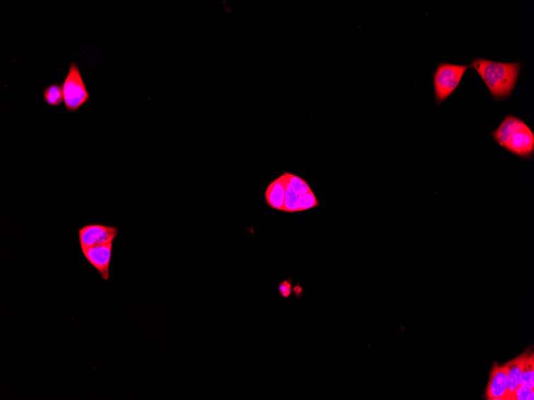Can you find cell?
Returning <instances> with one entry per match:
<instances>
[{"label":"cell","mask_w":534,"mask_h":400,"mask_svg":"<svg viewBox=\"0 0 534 400\" xmlns=\"http://www.w3.org/2000/svg\"><path fill=\"white\" fill-rule=\"evenodd\" d=\"M319 202L313 191H309L307 195L302 196L299 201V212L311 210L318 206Z\"/></svg>","instance_id":"7c38bea8"},{"label":"cell","mask_w":534,"mask_h":400,"mask_svg":"<svg viewBox=\"0 0 534 400\" xmlns=\"http://www.w3.org/2000/svg\"><path fill=\"white\" fill-rule=\"evenodd\" d=\"M66 111L75 113L90 101V95L76 62L71 63L68 74L62 82Z\"/></svg>","instance_id":"277c9868"},{"label":"cell","mask_w":534,"mask_h":400,"mask_svg":"<svg viewBox=\"0 0 534 400\" xmlns=\"http://www.w3.org/2000/svg\"><path fill=\"white\" fill-rule=\"evenodd\" d=\"M119 234V229L114 226L102 225V224H90L78 230V238L81 248L95 247L109 243L114 241Z\"/></svg>","instance_id":"5b68a950"},{"label":"cell","mask_w":534,"mask_h":400,"mask_svg":"<svg viewBox=\"0 0 534 400\" xmlns=\"http://www.w3.org/2000/svg\"><path fill=\"white\" fill-rule=\"evenodd\" d=\"M490 136L509 153L523 161H533L534 132L523 119L507 114Z\"/></svg>","instance_id":"7a4b0ae2"},{"label":"cell","mask_w":534,"mask_h":400,"mask_svg":"<svg viewBox=\"0 0 534 400\" xmlns=\"http://www.w3.org/2000/svg\"><path fill=\"white\" fill-rule=\"evenodd\" d=\"M523 61L502 63L484 58H473L470 68L475 69L495 102L511 98L523 68Z\"/></svg>","instance_id":"6da1fadb"},{"label":"cell","mask_w":534,"mask_h":400,"mask_svg":"<svg viewBox=\"0 0 534 400\" xmlns=\"http://www.w3.org/2000/svg\"><path fill=\"white\" fill-rule=\"evenodd\" d=\"M278 290L279 293H280L283 298H288L291 293H292V284L288 281H284L279 284Z\"/></svg>","instance_id":"5bb4252c"},{"label":"cell","mask_w":534,"mask_h":400,"mask_svg":"<svg viewBox=\"0 0 534 400\" xmlns=\"http://www.w3.org/2000/svg\"><path fill=\"white\" fill-rule=\"evenodd\" d=\"M44 102L51 107H58L64 102V93L62 85L52 83L44 90L42 92Z\"/></svg>","instance_id":"30bf717a"},{"label":"cell","mask_w":534,"mask_h":400,"mask_svg":"<svg viewBox=\"0 0 534 400\" xmlns=\"http://www.w3.org/2000/svg\"><path fill=\"white\" fill-rule=\"evenodd\" d=\"M470 65H458L441 62L433 74L435 102L440 106L446 101L462 81Z\"/></svg>","instance_id":"3957f363"},{"label":"cell","mask_w":534,"mask_h":400,"mask_svg":"<svg viewBox=\"0 0 534 400\" xmlns=\"http://www.w3.org/2000/svg\"><path fill=\"white\" fill-rule=\"evenodd\" d=\"M534 389L519 385L515 391L512 400H533Z\"/></svg>","instance_id":"4fadbf2b"},{"label":"cell","mask_w":534,"mask_h":400,"mask_svg":"<svg viewBox=\"0 0 534 400\" xmlns=\"http://www.w3.org/2000/svg\"><path fill=\"white\" fill-rule=\"evenodd\" d=\"M521 386L530 387L534 389V356H528L524 366L523 377L520 383Z\"/></svg>","instance_id":"8fae6325"},{"label":"cell","mask_w":534,"mask_h":400,"mask_svg":"<svg viewBox=\"0 0 534 400\" xmlns=\"http://www.w3.org/2000/svg\"><path fill=\"white\" fill-rule=\"evenodd\" d=\"M286 190V174H284L267 187L265 195L266 203L273 209L283 211Z\"/></svg>","instance_id":"9c48e42d"},{"label":"cell","mask_w":534,"mask_h":400,"mask_svg":"<svg viewBox=\"0 0 534 400\" xmlns=\"http://www.w3.org/2000/svg\"><path fill=\"white\" fill-rule=\"evenodd\" d=\"M529 356V351L526 350L523 354L504 365L506 368L508 377L506 400H512L515 391L519 387L524 366Z\"/></svg>","instance_id":"ba28073f"},{"label":"cell","mask_w":534,"mask_h":400,"mask_svg":"<svg viewBox=\"0 0 534 400\" xmlns=\"http://www.w3.org/2000/svg\"><path fill=\"white\" fill-rule=\"evenodd\" d=\"M508 389L507 370L505 365L494 363L490 375L485 396L489 400H506Z\"/></svg>","instance_id":"52a82bcc"},{"label":"cell","mask_w":534,"mask_h":400,"mask_svg":"<svg viewBox=\"0 0 534 400\" xmlns=\"http://www.w3.org/2000/svg\"><path fill=\"white\" fill-rule=\"evenodd\" d=\"M113 244L81 248L82 253L87 262L99 272L102 281L110 279V268L112 258Z\"/></svg>","instance_id":"8992f818"}]
</instances>
